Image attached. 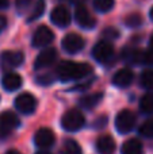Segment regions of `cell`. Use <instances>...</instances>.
Instances as JSON below:
<instances>
[{
	"instance_id": "1",
	"label": "cell",
	"mask_w": 153,
	"mask_h": 154,
	"mask_svg": "<svg viewBox=\"0 0 153 154\" xmlns=\"http://www.w3.org/2000/svg\"><path fill=\"white\" fill-rule=\"evenodd\" d=\"M57 77L61 81H73V80L84 79L92 73V66L84 62L64 61L57 66Z\"/></svg>"
},
{
	"instance_id": "2",
	"label": "cell",
	"mask_w": 153,
	"mask_h": 154,
	"mask_svg": "<svg viewBox=\"0 0 153 154\" xmlns=\"http://www.w3.org/2000/svg\"><path fill=\"white\" fill-rule=\"evenodd\" d=\"M86 125V118L79 109H69L61 119V126L67 131H77Z\"/></svg>"
},
{
	"instance_id": "3",
	"label": "cell",
	"mask_w": 153,
	"mask_h": 154,
	"mask_svg": "<svg viewBox=\"0 0 153 154\" xmlns=\"http://www.w3.org/2000/svg\"><path fill=\"white\" fill-rule=\"evenodd\" d=\"M92 56L100 64L108 62L114 56V46L110 41H100L92 49Z\"/></svg>"
},
{
	"instance_id": "4",
	"label": "cell",
	"mask_w": 153,
	"mask_h": 154,
	"mask_svg": "<svg viewBox=\"0 0 153 154\" xmlns=\"http://www.w3.org/2000/svg\"><path fill=\"white\" fill-rule=\"evenodd\" d=\"M136 125V115L130 109H122L115 118V127L121 134H127Z\"/></svg>"
},
{
	"instance_id": "5",
	"label": "cell",
	"mask_w": 153,
	"mask_h": 154,
	"mask_svg": "<svg viewBox=\"0 0 153 154\" xmlns=\"http://www.w3.org/2000/svg\"><path fill=\"white\" fill-rule=\"evenodd\" d=\"M15 107L19 112L24 115L33 114L37 108V99L29 92L20 93L18 97L15 99Z\"/></svg>"
},
{
	"instance_id": "6",
	"label": "cell",
	"mask_w": 153,
	"mask_h": 154,
	"mask_svg": "<svg viewBox=\"0 0 153 154\" xmlns=\"http://www.w3.org/2000/svg\"><path fill=\"white\" fill-rule=\"evenodd\" d=\"M19 126V119L14 112L4 111L0 114V137H7Z\"/></svg>"
},
{
	"instance_id": "7",
	"label": "cell",
	"mask_w": 153,
	"mask_h": 154,
	"mask_svg": "<svg viewBox=\"0 0 153 154\" xmlns=\"http://www.w3.org/2000/svg\"><path fill=\"white\" fill-rule=\"evenodd\" d=\"M62 49L69 54H76L84 49V39L75 32L67 34L62 38Z\"/></svg>"
},
{
	"instance_id": "8",
	"label": "cell",
	"mask_w": 153,
	"mask_h": 154,
	"mask_svg": "<svg viewBox=\"0 0 153 154\" xmlns=\"http://www.w3.org/2000/svg\"><path fill=\"white\" fill-rule=\"evenodd\" d=\"M23 62H24V54L22 51L7 50L3 51L2 56H0V64H2L3 68H7V69L18 68Z\"/></svg>"
},
{
	"instance_id": "9",
	"label": "cell",
	"mask_w": 153,
	"mask_h": 154,
	"mask_svg": "<svg viewBox=\"0 0 153 154\" xmlns=\"http://www.w3.org/2000/svg\"><path fill=\"white\" fill-rule=\"evenodd\" d=\"M54 39V34L48 26H39L33 37V46L34 48H45L50 45Z\"/></svg>"
},
{
	"instance_id": "10",
	"label": "cell",
	"mask_w": 153,
	"mask_h": 154,
	"mask_svg": "<svg viewBox=\"0 0 153 154\" xmlns=\"http://www.w3.org/2000/svg\"><path fill=\"white\" fill-rule=\"evenodd\" d=\"M75 19L77 22V24L81 27V29H94L95 24H96V20L95 18L91 15L88 10L84 7L83 4H79L76 7V11H75Z\"/></svg>"
},
{
	"instance_id": "11",
	"label": "cell",
	"mask_w": 153,
	"mask_h": 154,
	"mask_svg": "<svg viewBox=\"0 0 153 154\" xmlns=\"http://www.w3.org/2000/svg\"><path fill=\"white\" fill-rule=\"evenodd\" d=\"M56 58H57V50H56V49H53V48L43 49V50L37 56V58H35L34 68L37 70L49 68L50 65L54 64Z\"/></svg>"
},
{
	"instance_id": "12",
	"label": "cell",
	"mask_w": 153,
	"mask_h": 154,
	"mask_svg": "<svg viewBox=\"0 0 153 154\" xmlns=\"http://www.w3.org/2000/svg\"><path fill=\"white\" fill-rule=\"evenodd\" d=\"M50 20L57 27H67L70 23V14L64 5H57L50 14Z\"/></svg>"
},
{
	"instance_id": "13",
	"label": "cell",
	"mask_w": 153,
	"mask_h": 154,
	"mask_svg": "<svg viewBox=\"0 0 153 154\" xmlns=\"http://www.w3.org/2000/svg\"><path fill=\"white\" fill-rule=\"evenodd\" d=\"M56 141V137H54V133L48 127L39 128V130L35 133L34 135V143L37 145L38 147H42V149H46V147H50Z\"/></svg>"
},
{
	"instance_id": "14",
	"label": "cell",
	"mask_w": 153,
	"mask_h": 154,
	"mask_svg": "<svg viewBox=\"0 0 153 154\" xmlns=\"http://www.w3.org/2000/svg\"><path fill=\"white\" fill-rule=\"evenodd\" d=\"M133 79H134V75H133L132 70L127 69V68H123V69H119L114 75L113 84L119 88H126L133 82Z\"/></svg>"
},
{
	"instance_id": "15",
	"label": "cell",
	"mask_w": 153,
	"mask_h": 154,
	"mask_svg": "<svg viewBox=\"0 0 153 154\" xmlns=\"http://www.w3.org/2000/svg\"><path fill=\"white\" fill-rule=\"evenodd\" d=\"M22 82H23L22 77L19 76L18 73H14V72L7 73V75H4L3 79H2L3 88H4L5 91H8V92H12V91L19 89L20 85H22Z\"/></svg>"
},
{
	"instance_id": "16",
	"label": "cell",
	"mask_w": 153,
	"mask_h": 154,
	"mask_svg": "<svg viewBox=\"0 0 153 154\" xmlns=\"http://www.w3.org/2000/svg\"><path fill=\"white\" fill-rule=\"evenodd\" d=\"M96 147L100 154H114V152H115V142H114L113 137L102 135L98 139Z\"/></svg>"
},
{
	"instance_id": "17",
	"label": "cell",
	"mask_w": 153,
	"mask_h": 154,
	"mask_svg": "<svg viewBox=\"0 0 153 154\" xmlns=\"http://www.w3.org/2000/svg\"><path fill=\"white\" fill-rule=\"evenodd\" d=\"M144 147L138 139L133 138L122 145V154H142Z\"/></svg>"
},
{
	"instance_id": "18",
	"label": "cell",
	"mask_w": 153,
	"mask_h": 154,
	"mask_svg": "<svg viewBox=\"0 0 153 154\" xmlns=\"http://www.w3.org/2000/svg\"><path fill=\"white\" fill-rule=\"evenodd\" d=\"M103 97V93H92L88 96H83L80 99V106L84 108H94Z\"/></svg>"
},
{
	"instance_id": "19",
	"label": "cell",
	"mask_w": 153,
	"mask_h": 154,
	"mask_svg": "<svg viewBox=\"0 0 153 154\" xmlns=\"http://www.w3.org/2000/svg\"><path fill=\"white\" fill-rule=\"evenodd\" d=\"M45 2L43 0H38L37 3H35V5L33 7V10L30 11L29 16H27V22H33V20H37V19H39L41 16L43 15V12H45Z\"/></svg>"
},
{
	"instance_id": "20",
	"label": "cell",
	"mask_w": 153,
	"mask_h": 154,
	"mask_svg": "<svg viewBox=\"0 0 153 154\" xmlns=\"http://www.w3.org/2000/svg\"><path fill=\"white\" fill-rule=\"evenodd\" d=\"M61 154H83L80 145L73 139H68L64 142V146L61 149Z\"/></svg>"
},
{
	"instance_id": "21",
	"label": "cell",
	"mask_w": 153,
	"mask_h": 154,
	"mask_svg": "<svg viewBox=\"0 0 153 154\" xmlns=\"http://www.w3.org/2000/svg\"><path fill=\"white\" fill-rule=\"evenodd\" d=\"M140 109L144 114H152L153 112V93H146L140 100Z\"/></svg>"
},
{
	"instance_id": "22",
	"label": "cell",
	"mask_w": 153,
	"mask_h": 154,
	"mask_svg": "<svg viewBox=\"0 0 153 154\" xmlns=\"http://www.w3.org/2000/svg\"><path fill=\"white\" fill-rule=\"evenodd\" d=\"M114 0H94V7L99 12H108L114 7Z\"/></svg>"
},
{
	"instance_id": "23",
	"label": "cell",
	"mask_w": 153,
	"mask_h": 154,
	"mask_svg": "<svg viewBox=\"0 0 153 154\" xmlns=\"http://www.w3.org/2000/svg\"><path fill=\"white\" fill-rule=\"evenodd\" d=\"M140 82L144 88H146V89H153V70L152 69L144 70L142 75H141Z\"/></svg>"
},
{
	"instance_id": "24",
	"label": "cell",
	"mask_w": 153,
	"mask_h": 154,
	"mask_svg": "<svg viewBox=\"0 0 153 154\" xmlns=\"http://www.w3.org/2000/svg\"><path fill=\"white\" fill-rule=\"evenodd\" d=\"M37 2L38 0H15V5H16V10L22 14V12H26V11H31Z\"/></svg>"
},
{
	"instance_id": "25",
	"label": "cell",
	"mask_w": 153,
	"mask_h": 154,
	"mask_svg": "<svg viewBox=\"0 0 153 154\" xmlns=\"http://www.w3.org/2000/svg\"><path fill=\"white\" fill-rule=\"evenodd\" d=\"M125 24L129 27H140L142 24V16L140 14H130L125 19Z\"/></svg>"
},
{
	"instance_id": "26",
	"label": "cell",
	"mask_w": 153,
	"mask_h": 154,
	"mask_svg": "<svg viewBox=\"0 0 153 154\" xmlns=\"http://www.w3.org/2000/svg\"><path fill=\"white\" fill-rule=\"evenodd\" d=\"M140 133L142 134V135L148 137V138H153V119L146 120V122L141 126Z\"/></svg>"
},
{
	"instance_id": "27",
	"label": "cell",
	"mask_w": 153,
	"mask_h": 154,
	"mask_svg": "<svg viewBox=\"0 0 153 154\" xmlns=\"http://www.w3.org/2000/svg\"><path fill=\"white\" fill-rule=\"evenodd\" d=\"M142 64L153 65V50L152 49H149V50H146L142 53Z\"/></svg>"
},
{
	"instance_id": "28",
	"label": "cell",
	"mask_w": 153,
	"mask_h": 154,
	"mask_svg": "<svg viewBox=\"0 0 153 154\" xmlns=\"http://www.w3.org/2000/svg\"><path fill=\"white\" fill-rule=\"evenodd\" d=\"M5 26H7V19H5L4 16L0 15V32L5 29Z\"/></svg>"
},
{
	"instance_id": "29",
	"label": "cell",
	"mask_w": 153,
	"mask_h": 154,
	"mask_svg": "<svg viewBox=\"0 0 153 154\" xmlns=\"http://www.w3.org/2000/svg\"><path fill=\"white\" fill-rule=\"evenodd\" d=\"M8 4H10V0H0V10H4V8H7Z\"/></svg>"
},
{
	"instance_id": "30",
	"label": "cell",
	"mask_w": 153,
	"mask_h": 154,
	"mask_svg": "<svg viewBox=\"0 0 153 154\" xmlns=\"http://www.w3.org/2000/svg\"><path fill=\"white\" fill-rule=\"evenodd\" d=\"M149 48L153 50V34H152V37H151V39H149Z\"/></svg>"
},
{
	"instance_id": "31",
	"label": "cell",
	"mask_w": 153,
	"mask_h": 154,
	"mask_svg": "<svg viewBox=\"0 0 153 154\" xmlns=\"http://www.w3.org/2000/svg\"><path fill=\"white\" fill-rule=\"evenodd\" d=\"M5 154H22V153H19L18 150H10V152H7Z\"/></svg>"
},
{
	"instance_id": "32",
	"label": "cell",
	"mask_w": 153,
	"mask_h": 154,
	"mask_svg": "<svg viewBox=\"0 0 153 154\" xmlns=\"http://www.w3.org/2000/svg\"><path fill=\"white\" fill-rule=\"evenodd\" d=\"M149 16H151V19L153 20V7L151 8V12H149Z\"/></svg>"
},
{
	"instance_id": "33",
	"label": "cell",
	"mask_w": 153,
	"mask_h": 154,
	"mask_svg": "<svg viewBox=\"0 0 153 154\" xmlns=\"http://www.w3.org/2000/svg\"><path fill=\"white\" fill-rule=\"evenodd\" d=\"M70 2H73V3H79V4H80L81 2H84V0H70Z\"/></svg>"
},
{
	"instance_id": "34",
	"label": "cell",
	"mask_w": 153,
	"mask_h": 154,
	"mask_svg": "<svg viewBox=\"0 0 153 154\" xmlns=\"http://www.w3.org/2000/svg\"><path fill=\"white\" fill-rule=\"evenodd\" d=\"M37 154H50V153H48V152H39V153H37Z\"/></svg>"
}]
</instances>
